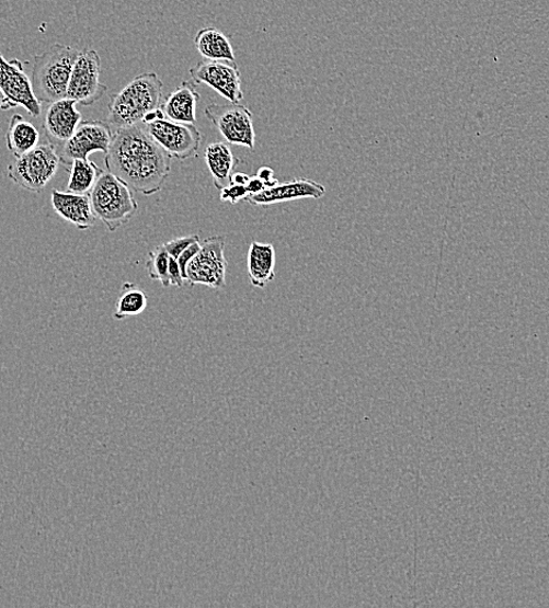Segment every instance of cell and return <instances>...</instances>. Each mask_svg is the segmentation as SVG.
Masks as SVG:
<instances>
[{"instance_id":"12","label":"cell","mask_w":549,"mask_h":608,"mask_svg":"<svg viewBox=\"0 0 549 608\" xmlns=\"http://www.w3.org/2000/svg\"><path fill=\"white\" fill-rule=\"evenodd\" d=\"M20 59L7 60L0 51V89L14 107H24L32 117L42 114V102L35 96L31 78Z\"/></svg>"},{"instance_id":"18","label":"cell","mask_w":549,"mask_h":608,"mask_svg":"<svg viewBox=\"0 0 549 608\" xmlns=\"http://www.w3.org/2000/svg\"><path fill=\"white\" fill-rule=\"evenodd\" d=\"M41 133L22 115L15 114L10 119L7 133V146L15 159L39 146Z\"/></svg>"},{"instance_id":"8","label":"cell","mask_w":549,"mask_h":608,"mask_svg":"<svg viewBox=\"0 0 549 608\" xmlns=\"http://www.w3.org/2000/svg\"><path fill=\"white\" fill-rule=\"evenodd\" d=\"M153 141L161 146L171 159L186 161L196 158L202 146V134L191 124L161 118L145 125Z\"/></svg>"},{"instance_id":"16","label":"cell","mask_w":549,"mask_h":608,"mask_svg":"<svg viewBox=\"0 0 549 608\" xmlns=\"http://www.w3.org/2000/svg\"><path fill=\"white\" fill-rule=\"evenodd\" d=\"M201 99L198 84L192 80H185L162 102L161 108L168 119L193 125L197 121V106Z\"/></svg>"},{"instance_id":"21","label":"cell","mask_w":549,"mask_h":608,"mask_svg":"<svg viewBox=\"0 0 549 608\" xmlns=\"http://www.w3.org/2000/svg\"><path fill=\"white\" fill-rule=\"evenodd\" d=\"M103 170L90 160H76L69 168L68 193L90 195Z\"/></svg>"},{"instance_id":"2","label":"cell","mask_w":549,"mask_h":608,"mask_svg":"<svg viewBox=\"0 0 549 608\" xmlns=\"http://www.w3.org/2000/svg\"><path fill=\"white\" fill-rule=\"evenodd\" d=\"M163 89V81L156 73H145L113 95L107 118L113 133L139 125L147 114L161 108Z\"/></svg>"},{"instance_id":"11","label":"cell","mask_w":549,"mask_h":608,"mask_svg":"<svg viewBox=\"0 0 549 608\" xmlns=\"http://www.w3.org/2000/svg\"><path fill=\"white\" fill-rule=\"evenodd\" d=\"M113 130L102 121L82 122L59 153L61 163L70 165L76 160H88L94 152H108L113 141Z\"/></svg>"},{"instance_id":"29","label":"cell","mask_w":549,"mask_h":608,"mask_svg":"<svg viewBox=\"0 0 549 608\" xmlns=\"http://www.w3.org/2000/svg\"><path fill=\"white\" fill-rule=\"evenodd\" d=\"M265 187H267V185H265L264 182L261 179H259L256 175L251 176L250 182H248L247 184V191H248V194H250V196L260 194L261 191H263Z\"/></svg>"},{"instance_id":"7","label":"cell","mask_w":549,"mask_h":608,"mask_svg":"<svg viewBox=\"0 0 549 608\" xmlns=\"http://www.w3.org/2000/svg\"><path fill=\"white\" fill-rule=\"evenodd\" d=\"M226 238L215 236L202 242L201 251L186 268V283L192 287L203 285L220 290L226 286Z\"/></svg>"},{"instance_id":"20","label":"cell","mask_w":549,"mask_h":608,"mask_svg":"<svg viewBox=\"0 0 549 608\" xmlns=\"http://www.w3.org/2000/svg\"><path fill=\"white\" fill-rule=\"evenodd\" d=\"M205 161L211 177H214V183L219 190L228 185L235 168L239 164L232 150L222 142L211 144L206 148Z\"/></svg>"},{"instance_id":"10","label":"cell","mask_w":549,"mask_h":608,"mask_svg":"<svg viewBox=\"0 0 549 608\" xmlns=\"http://www.w3.org/2000/svg\"><path fill=\"white\" fill-rule=\"evenodd\" d=\"M193 82L206 84L228 102L239 103L244 94L237 61L202 60L190 69Z\"/></svg>"},{"instance_id":"15","label":"cell","mask_w":549,"mask_h":608,"mask_svg":"<svg viewBox=\"0 0 549 608\" xmlns=\"http://www.w3.org/2000/svg\"><path fill=\"white\" fill-rule=\"evenodd\" d=\"M50 202L55 211L81 231L90 230L96 223L90 195L61 193L53 190Z\"/></svg>"},{"instance_id":"31","label":"cell","mask_w":549,"mask_h":608,"mask_svg":"<svg viewBox=\"0 0 549 608\" xmlns=\"http://www.w3.org/2000/svg\"><path fill=\"white\" fill-rule=\"evenodd\" d=\"M15 108L11 101L7 97L2 89H0V111H10Z\"/></svg>"},{"instance_id":"17","label":"cell","mask_w":549,"mask_h":608,"mask_svg":"<svg viewBox=\"0 0 549 608\" xmlns=\"http://www.w3.org/2000/svg\"><path fill=\"white\" fill-rule=\"evenodd\" d=\"M276 254L272 243L253 241L248 251V275L254 287L263 289L275 279Z\"/></svg>"},{"instance_id":"24","label":"cell","mask_w":549,"mask_h":608,"mask_svg":"<svg viewBox=\"0 0 549 608\" xmlns=\"http://www.w3.org/2000/svg\"><path fill=\"white\" fill-rule=\"evenodd\" d=\"M201 241L199 236H188L176 238L164 243V246L171 257L179 259L180 255L194 242Z\"/></svg>"},{"instance_id":"22","label":"cell","mask_w":549,"mask_h":608,"mask_svg":"<svg viewBox=\"0 0 549 608\" xmlns=\"http://www.w3.org/2000/svg\"><path fill=\"white\" fill-rule=\"evenodd\" d=\"M148 307V297L144 289L135 284L126 283L122 286L117 299L114 319L116 321L138 317Z\"/></svg>"},{"instance_id":"25","label":"cell","mask_w":549,"mask_h":608,"mask_svg":"<svg viewBox=\"0 0 549 608\" xmlns=\"http://www.w3.org/2000/svg\"><path fill=\"white\" fill-rule=\"evenodd\" d=\"M248 196L250 194H248L247 186L228 184L221 190L220 199L236 205L241 200H245Z\"/></svg>"},{"instance_id":"9","label":"cell","mask_w":549,"mask_h":608,"mask_svg":"<svg viewBox=\"0 0 549 608\" xmlns=\"http://www.w3.org/2000/svg\"><path fill=\"white\" fill-rule=\"evenodd\" d=\"M100 77L101 58L98 51H80L70 76L66 97L77 101L82 106H92L108 91V87L101 82Z\"/></svg>"},{"instance_id":"1","label":"cell","mask_w":549,"mask_h":608,"mask_svg":"<svg viewBox=\"0 0 549 608\" xmlns=\"http://www.w3.org/2000/svg\"><path fill=\"white\" fill-rule=\"evenodd\" d=\"M171 160L144 124L114 131L112 145L105 153L108 172L148 197L163 188L170 175Z\"/></svg>"},{"instance_id":"14","label":"cell","mask_w":549,"mask_h":608,"mask_svg":"<svg viewBox=\"0 0 549 608\" xmlns=\"http://www.w3.org/2000/svg\"><path fill=\"white\" fill-rule=\"evenodd\" d=\"M77 101L68 97L49 104L45 115L44 129L53 146L58 145L62 148L82 124V115L77 110Z\"/></svg>"},{"instance_id":"5","label":"cell","mask_w":549,"mask_h":608,"mask_svg":"<svg viewBox=\"0 0 549 608\" xmlns=\"http://www.w3.org/2000/svg\"><path fill=\"white\" fill-rule=\"evenodd\" d=\"M60 156L52 144L42 145L8 165V177L30 193H42L56 176Z\"/></svg>"},{"instance_id":"28","label":"cell","mask_w":549,"mask_h":608,"mask_svg":"<svg viewBox=\"0 0 549 608\" xmlns=\"http://www.w3.org/2000/svg\"><path fill=\"white\" fill-rule=\"evenodd\" d=\"M256 176L261 179L264 182V184L267 185V187L278 183V181L275 180V173L273 169L270 167H262L259 170Z\"/></svg>"},{"instance_id":"19","label":"cell","mask_w":549,"mask_h":608,"mask_svg":"<svg viewBox=\"0 0 549 608\" xmlns=\"http://www.w3.org/2000/svg\"><path fill=\"white\" fill-rule=\"evenodd\" d=\"M193 43L206 60L237 61L232 44L221 31L215 27L199 30Z\"/></svg>"},{"instance_id":"13","label":"cell","mask_w":549,"mask_h":608,"mask_svg":"<svg viewBox=\"0 0 549 608\" xmlns=\"http://www.w3.org/2000/svg\"><path fill=\"white\" fill-rule=\"evenodd\" d=\"M325 193L324 185L308 179H297L265 187L260 194L247 197L245 200L253 206L267 207L298 199H322Z\"/></svg>"},{"instance_id":"4","label":"cell","mask_w":549,"mask_h":608,"mask_svg":"<svg viewBox=\"0 0 549 608\" xmlns=\"http://www.w3.org/2000/svg\"><path fill=\"white\" fill-rule=\"evenodd\" d=\"M95 217L111 232L131 220L138 210L131 188L111 172H102L90 194Z\"/></svg>"},{"instance_id":"26","label":"cell","mask_w":549,"mask_h":608,"mask_svg":"<svg viewBox=\"0 0 549 608\" xmlns=\"http://www.w3.org/2000/svg\"><path fill=\"white\" fill-rule=\"evenodd\" d=\"M202 248V242H194L192 243L191 246H188L181 255L179 259V264L181 266L184 279L186 282V268L191 262V260L197 255V253L201 251Z\"/></svg>"},{"instance_id":"3","label":"cell","mask_w":549,"mask_h":608,"mask_svg":"<svg viewBox=\"0 0 549 608\" xmlns=\"http://www.w3.org/2000/svg\"><path fill=\"white\" fill-rule=\"evenodd\" d=\"M79 56L80 50L76 47L55 44L34 58L31 81L34 94L42 103L66 97L70 76Z\"/></svg>"},{"instance_id":"6","label":"cell","mask_w":549,"mask_h":608,"mask_svg":"<svg viewBox=\"0 0 549 608\" xmlns=\"http://www.w3.org/2000/svg\"><path fill=\"white\" fill-rule=\"evenodd\" d=\"M205 116L214 124L228 145L244 147L251 151L255 148L256 134L253 114L240 103L209 104Z\"/></svg>"},{"instance_id":"30","label":"cell","mask_w":549,"mask_h":608,"mask_svg":"<svg viewBox=\"0 0 549 608\" xmlns=\"http://www.w3.org/2000/svg\"><path fill=\"white\" fill-rule=\"evenodd\" d=\"M251 176L250 175H245V173L242 172H236L233 173L232 176H230L229 183L228 184H236V185H242V186H247L248 182H250Z\"/></svg>"},{"instance_id":"23","label":"cell","mask_w":549,"mask_h":608,"mask_svg":"<svg viewBox=\"0 0 549 608\" xmlns=\"http://www.w3.org/2000/svg\"><path fill=\"white\" fill-rule=\"evenodd\" d=\"M169 264L170 255L165 246L161 245L149 253V259L146 265L150 279L161 283L165 288L171 286Z\"/></svg>"},{"instance_id":"27","label":"cell","mask_w":549,"mask_h":608,"mask_svg":"<svg viewBox=\"0 0 549 608\" xmlns=\"http://www.w3.org/2000/svg\"><path fill=\"white\" fill-rule=\"evenodd\" d=\"M169 277L171 286L182 288L186 283L179 260L170 256Z\"/></svg>"}]
</instances>
